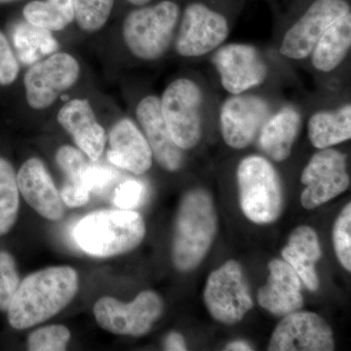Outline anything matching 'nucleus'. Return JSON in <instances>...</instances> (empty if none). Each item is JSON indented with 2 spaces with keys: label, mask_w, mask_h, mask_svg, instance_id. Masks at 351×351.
<instances>
[{
  "label": "nucleus",
  "mask_w": 351,
  "mask_h": 351,
  "mask_svg": "<svg viewBox=\"0 0 351 351\" xmlns=\"http://www.w3.org/2000/svg\"><path fill=\"white\" fill-rule=\"evenodd\" d=\"M78 274L71 267L39 270L20 283L9 306L8 321L16 330L29 329L56 315L73 301Z\"/></svg>",
  "instance_id": "f257e3e1"
},
{
  "label": "nucleus",
  "mask_w": 351,
  "mask_h": 351,
  "mask_svg": "<svg viewBox=\"0 0 351 351\" xmlns=\"http://www.w3.org/2000/svg\"><path fill=\"white\" fill-rule=\"evenodd\" d=\"M216 232L217 215L211 196L204 189L189 191L176 219L172 247L176 269L182 272L196 269L213 244Z\"/></svg>",
  "instance_id": "f03ea898"
},
{
  "label": "nucleus",
  "mask_w": 351,
  "mask_h": 351,
  "mask_svg": "<svg viewBox=\"0 0 351 351\" xmlns=\"http://www.w3.org/2000/svg\"><path fill=\"white\" fill-rule=\"evenodd\" d=\"M73 234L88 255L110 258L137 248L145 239V225L132 210H101L80 219Z\"/></svg>",
  "instance_id": "7ed1b4c3"
},
{
  "label": "nucleus",
  "mask_w": 351,
  "mask_h": 351,
  "mask_svg": "<svg viewBox=\"0 0 351 351\" xmlns=\"http://www.w3.org/2000/svg\"><path fill=\"white\" fill-rule=\"evenodd\" d=\"M182 7L175 0H161L128 13L122 34L134 56L156 61L169 50L181 19Z\"/></svg>",
  "instance_id": "20e7f679"
},
{
  "label": "nucleus",
  "mask_w": 351,
  "mask_h": 351,
  "mask_svg": "<svg viewBox=\"0 0 351 351\" xmlns=\"http://www.w3.org/2000/svg\"><path fill=\"white\" fill-rule=\"evenodd\" d=\"M219 0H191L182 9L175 36L178 54L186 58L203 57L226 43L230 32L225 5Z\"/></svg>",
  "instance_id": "39448f33"
},
{
  "label": "nucleus",
  "mask_w": 351,
  "mask_h": 351,
  "mask_svg": "<svg viewBox=\"0 0 351 351\" xmlns=\"http://www.w3.org/2000/svg\"><path fill=\"white\" fill-rule=\"evenodd\" d=\"M240 206L258 225L274 223L283 206L282 188L276 168L265 157H245L237 167Z\"/></svg>",
  "instance_id": "423d86ee"
},
{
  "label": "nucleus",
  "mask_w": 351,
  "mask_h": 351,
  "mask_svg": "<svg viewBox=\"0 0 351 351\" xmlns=\"http://www.w3.org/2000/svg\"><path fill=\"white\" fill-rule=\"evenodd\" d=\"M202 90L189 78H178L164 90L161 112L171 138L182 151L195 147L202 137Z\"/></svg>",
  "instance_id": "0eeeda50"
},
{
  "label": "nucleus",
  "mask_w": 351,
  "mask_h": 351,
  "mask_svg": "<svg viewBox=\"0 0 351 351\" xmlns=\"http://www.w3.org/2000/svg\"><path fill=\"white\" fill-rule=\"evenodd\" d=\"M350 11V0H309L284 34L280 54L295 61L307 59L325 32Z\"/></svg>",
  "instance_id": "6e6552de"
},
{
  "label": "nucleus",
  "mask_w": 351,
  "mask_h": 351,
  "mask_svg": "<svg viewBox=\"0 0 351 351\" xmlns=\"http://www.w3.org/2000/svg\"><path fill=\"white\" fill-rule=\"evenodd\" d=\"M204 302L212 317L226 325L240 322L251 311L253 300L237 261H228L210 274Z\"/></svg>",
  "instance_id": "1a4fd4ad"
},
{
  "label": "nucleus",
  "mask_w": 351,
  "mask_h": 351,
  "mask_svg": "<svg viewBox=\"0 0 351 351\" xmlns=\"http://www.w3.org/2000/svg\"><path fill=\"white\" fill-rule=\"evenodd\" d=\"M97 322L106 331L115 335L142 337L160 318L163 302L156 293L144 291L129 304L112 297H104L95 304Z\"/></svg>",
  "instance_id": "9d476101"
},
{
  "label": "nucleus",
  "mask_w": 351,
  "mask_h": 351,
  "mask_svg": "<svg viewBox=\"0 0 351 351\" xmlns=\"http://www.w3.org/2000/svg\"><path fill=\"white\" fill-rule=\"evenodd\" d=\"M302 182L306 186L302 204L308 210L345 193L350 184L346 154L331 147L320 149L302 171Z\"/></svg>",
  "instance_id": "9b49d317"
},
{
  "label": "nucleus",
  "mask_w": 351,
  "mask_h": 351,
  "mask_svg": "<svg viewBox=\"0 0 351 351\" xmlns=\"http://www.w3.org/2000/svg\"><path fill=\"white\" fill-rule=\"evenodd\" d=\"M80 75L77 60L68 53H56L34 64L24 80L29 107L36 110L49 108L60 94L75 84Z\"/></svg>",
  "instance_id": "f8f14e48"
},
{
  "label": "nucleus",
  "mask_w": 351,
  "mask_h": 351,
  "mask_svg": "<svg viewBox=\"0 0 351 351\" xmlns=\"http://www.w3.org/2000/svg\"><path fill=\"white\" fill-rule=\"evenodd\" d=\"M213 64L230 95L246 93L267 80L269 68L260 51L246 43H230L214 51Z\"/></svg>",
  "instance_id": "ddd939ff"
},
{
  "label": "nucleus",
  "mask_w": 351,
  "mask_h": 351,
  "mask_svg": "<svg viewBox=\"0 0 351 351\" xmlns=\"http://www.w3.org/2000/svg\"><path fill=\"white\" fill-rule=\"evenodd\" d=\"M269 115V103L262 97L230 95L219 110L221 137L232 149H246L258 137Z\"/></svg>",
  "instance_id": "4468645a"
},
{
  "label": "nucleus",
  "mask_w": 351,
  "mask_h": 351,
  "mask_svg": "<svg viewBox=\"0 0 351 351\" xmlns=\"http://www.w3.org/2000/svg\"><path fill=\"white\" fill-rule=\"evenodd\" d=\"M331 327L320 315L295 311L277 325L269 346L270 351L334 350Z\"/></svg>",
  "instance_id": "2eb2a0df"
},
{
  "label": "nucleus",
  "mask_w": 351,
  "mask_h": 351,
  "mask_svg": "<svg viewBox=\"0 0 351 351\" xmlns=\"http://www.w3.org/2000/svg\"><path fill=\"white\" fill-rule=\"evenodd\" d=\"M17 182L25 200L36 213L53 221L63 218V200L40 159L25 161L18 172Z\"/></svg>",
  "instance_id": "dca6fc26"
},
{
  "label": "nucleus",
  "mask_w": 351,
  "mask_h": 351,
  "mask_svg": "<svg viewBox=\"0 0 351 351\" xmlns=\"http://www.w3.org/2000/svg\"><path fill=\"white\" fill-rule=\"evenodd\" d=\"M136 115L151 147L152 156L164 169L175 172L184 161L182 149L171 138L160 108V99L147 96L138 103Z\"/></svg>",
  "instance_id": "f3484780"
},
{
  "label": "nucleus",
  "mask_w": 351,
  "mask_h": 351,
  "mask_svg": "<svg viewBox=\"0 0 351 351\" xmlns=\"http://www.w3.org/2000/svg\"><path fill=\"white\" fill-rule=\"evenodd\" d=\"M57 119L90 160L95 162L100 158L107 143V135L104 127L97 121L89 101L75 99L64 104Z\"/></svg>",
  "instance_id": "a211bd4d"
},
{
  "label": "nucleus",
  "mask_w": 351,
  "mask_h": 351,
  "mask_svg": "<svg viewBox=\"0 0 351 351\" xmlns=\"http://www.w3.org/2000/svg\"><path fill=\"white\" fill-rule=\"evenodd\" d=\"M108 159L121 169L142 175L152 165V152L144 134L132 120L117 121L108 134Z\"/></svg>",
  "instance_id": "6ab92c4d"
},
{
  "label": "nucleus",
  "mask_w": 351,
  "mask_h": 351,
  "mask_svg": "<svg viewBox=\"0 0 351 351\" xmlns=\"http://www.w3.org/2000/svg\"><path fill=\"white\" fill-rule=\"evenodd\" d=\"M269 281L258 292V302L274 315L285 316L302 308L301 279L285 261L272 260L269 265Z\"/></svg>",
  "instance_id": "aec40b11"
},
{
  "label": "nucleus",
  "mask_w": 351,
  "mask_h": 351,
  "mask_svg": "<svg viewBox=\"0 0 351 351\" xmlns=\"http://www.w3.org/2000/svg\"><path fill=\"white\" fill-rule=\"evenodd\" d=\"M302 117L295 108L284 107L270 114L258 136V147L276 162L286 160L301 130Z\"/></svg>",
  "instance_id": "412c9836"
},
{
  "label": "nucleus",
  "mask_w": 351,
  "mask_h": 351,
  "mask_svg": "<svg viewBox=\"0 0 351 351\" xmlns=\"http://www.w3.org/2000/svg\"><path fill=\"white\" fill-rule=\"evenodd\" d=\"M322 256L319 240L313 228L298 226L291 233L287 246L282 250L284 261L297 272L298 276L311 291H317L319 279L316 263Z\"/></svg>",
  "instance_id": "4be33fe9"
},
{
  "label": "nucleus",
  "mask_w": 351,
  "mask_h": 351,
  "mask_svg": "<svg viewBox=\"0 0 351 351\" xmlns=\"http://www.w3.org/2000/svg\"><path fill=\"white\" fill-rule=\"evenodd\" d=\"M351 47V11L325 32L311 54V64L320 73H331L345 61Z\"/></svg>",
  "instance_id": "5701e85b"
},
{
  "label": "nucleus",
  "mask_w": 351,
  "mask_h": 351,
  "mask_svg": "<svg viewBox=\"0 0 351 351\" xmlns=\"http://www.w3.org/2000/svg\"><path fill=\"white\" fill-rule=\"evenodd\" d=\"M307 133L311 144L318 149H329L350 140V104L335 110L313 113L307 124Z\"/></svg>",
  "instance_id": "b1692460"
},
{
  "label": "nucleus",
  "mask_w": 351,
  "mask_h": 351,
  "mask_svg": "<svg viewBox=\"0 0 351 351\" xmlns=\"http://www.w3.org/2000/svg\"><path fill=\"white\" fill-rule=\"evenodd\" d=\"M23 15L29 24L49 32L63 31L75 20L73 0H34Z\"/></svg>",
  "instance_id": "393cba45"
},
{
  "label": "nucleus",
  "mask_w": 351,
  "mask_h": 351,
  "mask_svg": "<svg viewBox=\"0 0 351 351\" xmlns=\"http://www.w3.org/2000/svg\"><path fill=\"white\" fill-rule=\"evenodd\" d=\"M13 38L21 61L25 64L34 63L39 57L53 52L58 47L49 31L27 22L16 27Z\"/></svg>",
  "instance_id": "a878e982"
},
{
  "label": "nucleus",
  "mask_w": 351,
  "mask_h": 351,
  "mask_svg": "<svg viewBox=\"0 0 351 351\" xmlns=\"http://www.w3.org/2000/svg\"><path fill=\"white\" fill-rule=\"evenodd\" d=\"M19 188L13 166L0 158V235L12 228L19 212Z\"/></svg>",
  "instance_id": "bb28decb"
},
{
  "label": "nucleus",
  "mask_w": 351,
  "mask_h": 351,
  "mask_svg": "<svg viewBox=\"0 0 351 351\" xmlns=\"http://www.w3.org/2000/svg\"><path fill=\"white\" fill-rule=\"evenodd\" d=\"M73 4L78 27L95 32L107 24L114 0H73Z\"/></svg>",
  "instance_id": "cd10ccee"
},
{
  "label": "nucleus",
  "mask_w": 351,
  "mask_h": 351,
  "mask_svg": "<svg viewBox=\"0 0 351 351\" xmlns=\"http://www.w3.org/2000/svg\"><path fill=\"white\" fill-rule=\"evenodd\" d=\"M56 161L60 169L66 176L63 186L82 189L90 193L84 182V173L89 163L80 149H75L71 145H63L58 149Z\"/></svg>",
  "instance_id": "c85d7f7f"
},
{
  "label": "nucleus",
  "mask_w": 351,
  "mask_h": 351,
  "mask_svg": "<svg viewBox=\"0 0 351 351\" xmlns=\"http://www.w3.org/2000/svg\"><path fill=\"white\" fill-rule=\"evenodd\" d=\"M71 339V332L64 325H51L32 332L27 341L32 351H63Z\"/></svg>",
  "instance_id": "c756f323"
},
{
  "label": "nucleus",
  "mask_w": 351,
  "mask_h": 351,
  "mask_svg": "<svg viewBox=\"0 0 351 351\" xmlns=\"http://www.w3.org/2000/svg\"><path fill=\"white\" fill-rule=\"evenodd\" d=\"M332 242L341 265L348 271L351 270V204L348 203L339 215L334 230Z\"/></svg>",
  "instance_id": "7c9ffc66"
},
{
  "label": "nucleus",
  "mask_w": 351,
  "mask_h": 351,
  "mask_svg": "<svg viewBox=\"0 0 351 351\" xmlns=\"http://www.w3.org/2000/svg\"><path fill=\"white\" fill-rule=\"evenodd\" d=\"M19 285L15 260L7 252H0V311H8Z\"/></svg>",
  "instance_id": "2f4dec72"
},
{
  "label": "nucleus",
  "mask_w": 351,
  "mask_h": 351,
  "mask_svg": "<svg viewBox=\"0 0 351 351\" xmlns=\"http://www.w3.org/2000/svg\"><path fill=\"white\" fill-rule=\"evenodd\" d=\"M145 195L144 182L130 179L117 186L113 196V203L119 209L132 210L142 203Z\"/></svg>",
  "instance_id": "473e14b6"
},
{
  "label": "nucleus",
  "mask_w": 351,
  "mask_h": 351,
  "mask_svg": "<svg viewBox=\"0 0 351 351\" xmlns=\"http://www.w3.org/2000/svg\"><path fill=\"white\" fill-rule=\"evenodd\" d=\"M119 179V173L106 166L89 164L84 173V182L90 193L103 195Z\"/></svg>",
  "instance_id": "72a5a7b5"
},
{
  "label": "nucleus",
  "mask_w": 351,
  "mask_h": 351,
  "mask_svg": "<svg viewBox=\"0 0 351 351\" xmlns=\"http://www.w3.org/2000/svg\"><path fill=\"white\" fill-rule=\"evenodd\" d=\"M19 64L8 41L0 32V85L12 84L19 75Z\"/></svg>",
  "instance_id": "f704fd0d"
},
{
  "label": "nucleus",
  "mask_w": 351,
  "mask_h": 351,
  "mask_svg": "<svg viewBox=\"0 0 351 351\" xmlns=\"http://www.w3.org/2000/svg\"><path fill=\"white\" fill-rule=\"evenodd\" d=\"M166 350H186V341L181 334L177 332H172L168 335L165 339Z\"/></svg>",
  "instance_id": "c9c22d12"
},
{
  "label": "nucleus",
  "mask_w": 351,
  "mask_h": 351,
  "mask_svg": "<svg viewBox=\"0 0 351 351\" xmlns=\"http://www.w3.org/2000/svg\"><path fill=\"white\" fill-rule=\"evenodd\" d=\"M226 350L244 351L252 350V348L248 343L243 341H235L226 346Z\"/></svg>",
  "instance_id": "e433bc0d"
},
{
  "label": "nucleus",
  "mask_w": 351,
  "mask_h": 351,
  "mask_svg": "<svg viewBox=\"0 0 351 351\" xmlns=\"http://www.w3.org/2000/svg\"><path fill=\"white\" fill-rule=\"evenodd\" d=\"M126 1L129 2L132 5L140 7L147 5V4L151 3L154 0H126Z\"/></svg>",
  "instance_id": "4c0bfd02"
},
{
  "label": "nucleus",
  "mask_w": 351,
  "mask_h": 351,
  "mask_svg": "<svg viewBox=\"0 0 351 351\" xmlns=\"http://www.w3.org/2000/svg\"><path fill=\"white\" fill-rule=\"evenodd\" d=\"M11 1V0H0V2Z\"/></svg>",
  "instance_id": "58836bf2"
}]
</instances>
